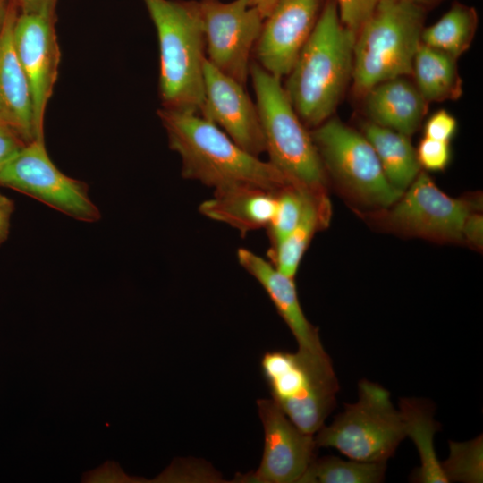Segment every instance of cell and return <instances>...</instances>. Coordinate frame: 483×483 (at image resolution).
Segmentation results:
<instances>
[{
	"label": "cell",
	"mask_w": 483,
	"mask_h": 483,
	"mask_svg": "<svg viewBox=\"0 0 483 483\" xmlns=\"http://www.w3.org/2000/svg\"><path fill=\"white\" fill-rule=\"evenodd\" d=\"M424 20V8L417 4L404 0L378 2L355 38L352 77L358 92L412 74Z\"/></svg>",
	"instance_id": "277c9868"
},
{
	"label": "cell",
	"mask_w": 483,
	"mask_h": 483,
	"mask_svg": "<svg viewBox=\"0 0 483 483\" xmlns=\"http://www.w3.org/2000/svg\"><path fill=\"white\" fill-rule=\"evenodd\" d=\"M55 20V11H19L13 31L14 48L30 86L35 129L40 140H45V114L61 60Z\"/></svg>",
	"instance_id": "8fae6325"
},
{
	"label": "cell",
	"mask_w": 483,
	"mask_h": 483,
	"mask_svg": "<svg viewBox=\"0 0 483 483\" xmlns=\"http://www.w3.org/2000/svg\"><path fill=\"white\" fill-rule=\"evenodd\" d=\"M380 0H336L342 23L357 35Z\"/></svg>",
	"instance_id": "83f0119b"
},
{
	"label": "cell",
	"mask_w": 483,
	"mask_h": 483,
	"mask_svg": "<svg viewBox=\"0 0 483 483\" xmlns=\"http://www.w3.org/2000/svg\"><path fill=\"white\" fill-rule=\"evenodd\" d=\"M128 476L114 462H106L99 468L86 473L83 476L85 482L120 483L127 482Z\"/></svg>",
	"instance_id": "1f68e13d"
},
{
	"label": "cell",
	"mask_w": 483,
	"mask_h": 483,
	"mask_svg": "<svg viewBox=\"0 0 483 483\" xmlns=\"http://www.w3.org/2000/svg\"><path fill=\"white\" fill-rule=\"evenodd\" d=\"M207 59L217 70L245 86L250 58L260 35L264 16L250 0L199 2Z\"/></svg>",
	"instance_id": "30bf717a"
},
{
	"label": "cell",
	"mask_w": 483,
	"mask_h": 483,
	"mask_svg": "<svg viewBox=\"0 0 483 483\" xmlns=\"http://www.w3.org/2000/svg\"><path fill=\"white\" fill-rule=\"evenodd\" d=\"M260 367L272 400L301 431L315 435L334 410L339 390L326 352L269 351Z\"/></svg>",
	"instance_id": "8992f818"
},
{
	"label": "cell",
	"mask_w": 483,
	"mask_h": 483,
	"mask_svg": "<svg viewBox=\"0 0 483 483\" xmlns=\"http://www.w3.org/2000/svg\"><path fill=\"white\" fill-rule=\"evenodd\" d=\"M319 0H278L255 45L258 63L282 78L293 67L318 18Z\"/></svg>",
	"instance_id": "9a60e30c"
},
{
	"label": "cell",
	"mask_w": 483,
	"mask_h": 483,
	"mask_svg": "<svg viewBox=\"0 0 483 483\" xmlns=\"http://www.w3.org/2000/svg\"><path fill=\"white\" fill-rule=\"evenodd\" d=\"M358 389V401L345 403L330 425L316 432V444L334 447L352 460L386 462L406 436L400 411L382 386L363 379Z\"/></svg>",
	"instance_id": "52a82bcc"
},
{
	"label": "cell",
	"mask_w": 483,
	"mask_h": 483,
	"mask_svg": "<svg viewBox=\"0 0 483 483\" xmlns=\"http://www.w3.org/2000/svg\"><path fill=\"white\" fill-rule=\"evenodd\" d=\"M204 103L201 116L219 127L238 146L258 157L265 140L256 103L242 85L204 63Z\"/></svg>",
	"instance_id": "5bb4252c"
},
{
	"label": "cell",
	"mask_w": 483,
	"mask_h": 483,
	"mask_svg": "<svg viewBox=\"0 0 483 483\" xmlns=\"http://www.w3.org/2000/svg\"><path fill=\"white\" fill-rule=\"evenodd\" d=\"M463 234L471 242L479 245L482 242V217L479 215L470 214L463 225Z\"/></svg>",
	"instance_id": "836d02e7"
},
{
	"label": "cell",
	"mask_w": 483,
	"mask_h": 483,
	"mask_svg": "<svg viewBox=\"0 0 483 483\" xmlns=\"http://www.w3.org/2000/svg\"><path fill=\"white\" fill-rule=\"evenodd\" d=\"M355 38L328 0L284 87L304 125L315 128L335 110L352 76Z\"/></svg>",
	"instance_id": "7a4b0ae2"
},
{
	"label": "cell",
	"mask_w": 483,
	"mask_h": 483,
	"mask_svg": "<svg viewBox=\"0 0 483 483\" xmlns=\"http://www.w3.org/2000/svg\"><path fill=\"white\" fill-rule=\"evenodd\" d=\"M257 405L265 435L263 455L258 470L240 481L299 483L316 458L314 435L301 431L272 399L258 400Z\"/></svg>",
	"instance_id": "7c38bea8"
},
{
	"label": "cell",
	"mask_w": 483,
	"mask_h": 483,
	"mask_svg": "<svg viewBox=\"0 0 483 483\" xmlns=\"http://www.w3.org/2000/svg\"><path fill=\"white\" fill-rule=\"evenodd\" d=\"M9 5L10 0H0V30L5 21Z\"/></svg>",
	"instance_id": "8d00e7d4"
},
{
	"label": "cell",
	"mask_w": 483,
	"mask_h": 483,
	"mask_svg": "<svg viewBox=\"0 0 483 483\" xmlns=\"http://www.w3.org/2000/svg\"><path fill=\"white\" fill-rule=\"evenodd\" d=\"M456 58L420 43L412 65L416 87L428 102L455 100L462 94Z\"/></svg>",
	"instance_id": "603a6c76"
},
{
	"label": "cell",
	"mask_w": 483,
	"mask_h": 483,
	"mask_svg": "<svg viewBox=\"0 0 483 483\" xmlns=\"http://www.w3.org/2000/svg\"><path fill=\"white\" fill-rule=\"evenodd\" d=\"M236 256L242 267L266 291L295 337L299 349L317 353L326 352L318 328L303 313L293 278L282 274L271 262L248 249L239 248Z\"/></svg>",
	"instance_id": "e0dca14e"
},
{
	"label": "cell",
	"mask_w": 483,
	"mask_h": 483,
	"mask_svg": "<svg viewBox=\"0 0 483 483\" xmlns=\"http://www.w3.org/2000/svg\"><path fill=\"white\" fill-rule=\"evenodd\" d=\"M21 12L55 11L57 0H12Z\"/></svg>",
	"instance_id": "e575fe53"
},
{
	"label": "cell",
	"mask_w": 483,
	"mask_h": 483,
	"mask_svg": "<svg viewBox=\"0 0 483 483\" xmlns=\"http://www.w3.org/2000/svg\"><path fill=\"white\" fill-rule=\"evenodd\" d=\"M457 131V121L446 110L434 113L425 123L424 136L449 142Z\"/></svg>",
	"instance_id": "f546056e"
},
{
	"label": "cell",
	"mask_w": 483,
	"mask_h": 483,
	"mask_svg": "<svg viewBox=\"0 0 483 483\" xmlns=\"http://www.w3.org/2000/svg\"><path fill=\"white\" fill-rule=\"evenodd\" d=\"M478 22L473 7L454 4L436 22L423 29L421 43L457 59L470 47Z\"/></svg>",
	"instance_id": "cb8c5ba5"
},
{
	"label": "cell",
	"mask_w": 483,
	"mask_h": 483,
	"mask_svg": "<svg viewBox=\"0 0 483 483\" xmlns=\"http://www.w3.org/2000/svg\"><path fill=\"white\" fill-rule=\"evenodd\" d=\"M327 215L328 202L324 192L309 191L300 222L283 242L268 249V261L279 272L293 278L315 233L327 221Z\"/></svg>",
	"instance_id": "7402d4cb"
},
{
	"label": "cell",
	"mask_w": 483,
	"mask_h": 483,
	"mask_svg": "<svg viewBox=\"0 0 483 483\" xmlns=\"http://www.w3.org/2000/svg\"><path fill=\"white\" fill-rule=\"evenodd\" d=\"M390 184L402 192L418 176L420 165L407 135L374 123L363 127Z\"/></svg>",
	"instance_id": "44dd1931"
},
{
	"label": "cell",
	"mask_w": 483,
	"mask_h": 483,
	"mask_svg": "<svg viewBox=\"0 0 483 483\" xmlns=\"http://www.w3.org/2000/svg\"><path fill=\"white\" fill-rule=\"evenodd\" d=\"M0 123H4L1 119H0Z\"/></svg>",
	"instance_id": "f35d334b"
},
{
	"label": "cell",
	"mask_w": 483,
	"mask_h": 483,
	"mask_svg": "<svg viewBox=\"0 0 483 483\" xmlns=\"http://www.w3.org/2000/svg\"><path fill=\"white\" fill-rule=\"evenodd\" d=\"M14 209L13 200L0 192V245L9 236L11 219Z\"/></svg>",
	"instance_id": "d6a6232c"
},
{
	"label": "cell",
	"mask_w": 483,
	"mask_h": 483,
	"mask_svg": "<svg viewBox=\"0 0 483 483\" xmlns=\"http://www.w3.org/2000/svg\"><path fill=\"white\" fill-rule=\"evenodd\" d=\"M278 0H275V2L277 3Z\"/></svg>",
	"instance_id": "ab89813d"
},
{
	"label": "cell",
	"mask_w": 483,
	"mask_h": 483,
	"mask_svg": "<svg viewBox=\"0 0 483 483\" xmlns=\"http://www.w3.org/2000/svg\"><path fill=\"white\" fill-rule=\"evenodd\" d=\"M276 192L251 185H237L214 191L212 198L201 202L204 216L236 229L242 236L267 228L274 215Z\"/></svg>",
	"instance_id": "ac0fdd59"
},
{
	"label": "cell",
	"mask_w": 483,
	"mask_h": 483,
	"mask_svg": "<svg viewBox=\"0 0 483 483\" xmlns=\"http://www.w3.org/2000/svg\"><path fill=\"white\" fill-rule=\"evenodd\" d=\"M416 153L420 166L430 171L444 170L451 159L449 142L425 136L420 140Z\"/></svg>",
	"instance_id": "f1b7e54d"
},
{
	"label": "cell",
	"mask_w": 483,
	"mask_h": 483,
	"mask_svg": "<svg viewBox=\"0 0 483 483\" xmlns=\"http://www.w3.org/2000/svg\"><path fill=\"white\" fill-rule=\"evenodd\" d=\"M250 77L268 162L292 184L323 192L326 170L311 135L292 106L281 79L257 63L250 64Z\"/></svg>",
	"instance_id": "5b68a950"
},
{
	"label": "cell",
	"mask_w": 483,
	"mask_h": 483,
	"mask_svg": "<svg viewBox=\"0 0 483 483\" xmlns=\"http://www.w3.org/2000/svg\"><path fill=\"white\" fill-rule=\"evenodd\" d=\"M386 470V462L316 457L299 483H378L383 481Z\"/></svg>",
	"instance_id": "d4e9b609"
},
{
	"label": "cell",
	"mask_w": 483,
	"mask_h": 483,
	"mask_svg": "<svg viewBox=\"0 0 483 483\" xmlns=\"http://www.w3.org/2000/svg\"><path fill=\"white\" fill-rule=\"evenodd\" d=\"M143 1L158 38L162 107L200 115L206 43L199 2Z\"/></svg>",
	"instance_id": "3957f363"
},
{
	"label": "cell",
	"mask_w": 483,
	"mask_h": 483,
	"mask_svg": "<svg viewBox=\"0 0 483 483\" xmlns=\"http://www.w3.org/2000/svg\"><path fill=\"white\" fill-rule=\"evenodd\" d=\"M449 457L441 463L448 482H482V436L465 443L449 442Z\"/></svg>",
	"instance_id": "4316f807"
},
{
	"label": "cell",
	"mask_w": 483,
	"mask_h": 483,
	"mask_svg": "<svg viewBox=\"0 0 483 483\" xmlns=\"http://www.w3.org/2000/svg\"><path fill=\"white\" fill-rule=\"evenodd\" d=\"M26 145L5 123H0V170Z\"/></svg>",
	"instance_id": "4dcf8cb0"
},
{
	"label": "cell",
	"mask_w": 483,
	"mask_h": 483,
	"mask_svg": "<svg viewBox=\"0 0 483 483\" xmlns=\"http://www.w3.org/2000/svg\"><path fill=\"white\" fill-rule=\"evenodd\" d=\"M250 1L253 6L257 7L260 11L264 18H266L270 13V12L272 11V9L276 4L275 0H250Z\"/></svg>",
	"instance_id": "d590c367"
},
{
	"label": "cell",
	"mask_w": 483,
	"mask_h": 483,
	"mask_svg": "<svg viewBox=\"0 0 483 483\" xmlns=\"http://www.w3.org/2000/svg\"><path fill=\"white\" fill-rule=\"evenodd\" d=\"M320 159L333 176L362 201L390 206L402 192L387 181L377 156L363 134L337 119H327L310 132Z\"/></svg>",
	"instance_id": "ba28073f"
},
{
	"label": "cell",
	"mask_w": 483,
	"mask_h": 483,
	"mask_svg": "<svg viewBox=\"0 0 483 483\" xmlns=\"http://www.w3.org/2000/svg\"><path fill=\"white\" fill-rule=\"evenodd\" d=\"M157 115L169 148L180 156L183 178L214 191L251 185L276 192L292 183L271 163L242 148L201 115L164 107Z\"/></svg>",
	"instance_id": "6da1fadb"
},
{
	"label": "cell",
	"mask_w": 483,
	"mask_h": 483,
	"mask_svg": "<svg viewBox=\"0 0 483 483\" xmlns=\"http://www.w3.org/2000/svg\"><path fill=\"white\" fill-rule=\"evenodd\" d=\"M399 199L390 213L394 226L422 236L462 238L470 205L444 193L426 174H419Z\"/></svg>",
	"instance_id": "4fadbf2b"
},
{
	"label": "cell",
	"mask_w": 483,
	"mask_h": 483,
	"mask_svg": "<svg viewBox=\"0 0 483 483\" xmlns=\"http://www.w3.org/2000/svg\"><path fill=\"white\" fill-rule=\"evenodd\" d=\"M399 411L405 436L414 443L420 459L413 479L421 483H448L434 448V436L439 424L433 418L434 408L429 402L418 398H402Z\"/></svg>",
	"instance_id": "ffe728a7"
},
{
	"label": "cell",
	"mask_w": 483,
	"mask_h": 483,
	"mask_svg": "<svg viewBox=\"0 0 483 483\" xmlns=\"http://www.w3.org/2000/svg\"><path fill=\"white\" fill-rule=\"evenodd\" d=\"M0 186L25 194L79 221L94 223L101 212L89 195L86 182L60 171L45 140L27 143L1 170Z\"/></svg>",
	"instance_id": "9c48e42d"
},
{
	"label": "cell",
	"mask_w": 483,
	"mask_h": 483,
	"mask_svg": "<svg viewBox=\"0 0 483 483\" xmlns=\"http://www.w3.org/2000/svg\"><path fill=\"white\" fill-rule=\"evenodd\" d=\"M404 1L410 2L422 8H425L429 5L436 4L443 0H404Z\"/></svg>",
	"instance_id": "74e56055"
},
{
	"label": "cell",
	"mask_w": 483,
	"mask_h": 483,
	"mask_svg": "<svg viewBox=\"0 0 483 483\" xmlns=\"http://www.w3.org/2000/svg\"><path fill=\"white\" fill-rule=\"evenodd\" d=\"M365 94L372 123L407 136L419 129L428 111V102L416 85L402 77L380 82Z\"/></svg>",
	"instance_id": "d6986e66"
},
{
	"label": "cell",
	"mask_w": 483,
	"mask_h": 483,
	"mask_svg": "<svg viewBox=\"0 0 483 483\" xmlns=\"http://www.w3.org/2000/svg\"><path fill=\"white\" fill-rule=\"evenodd\" d=\"M18 13V6L10 0L0 30V119L27 144L40 140L36 133L30 86L13 45Z\"/></svg>",
	"instance_id": "2e32d148"
},
{
	"label": "cell",
	"mask_w": 483,
	"mask_h": 483,
	"mask_svg": "<svg viewBox=\"0 0 483 483\" xmlns=\"http://www.w3.org/2000/svg\"><path fill=\"white\" fill-rule=\"evenodd\" d=\"M309 191L291 183L276 191L275 212L267 227L269 249L278 245L296 227L302 216Z\"/></svg>",
	"instance_id": "484cf974"
}]
</instances>
